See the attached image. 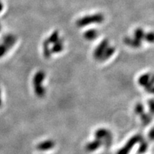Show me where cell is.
<instances>
[{
	"label": "cell",
	"mask_w": 154,
	"mask_h": 154,
	"mask_svg": "<svg viewBox=\"0 0 154 154\" xmlns=\"http://www.w3.org/2000/svg\"><path fill=\"white\" fill-rule=\"evenodd\" d=\"M148 107L149 109V113L152 116H154V99H150L148 101Z\"/></svg>",
	"instance_id": "cell-17"
},
{
	"label": "cell",
	"mask_w": 154,
	"mask_h": 154,
	"mask_svg": "<svg viewBox=\"0 0 154 154\" xmlns=\"http://www.w3.org/2000/svg\"><path fill=\"white\" fill-rule=\"evenodd\" d=\"M143 139V138L142 137L141 135H135V136L131 137L130 139H128V141L126 142V144L121 149L118 150L116 154H129L130 151L132 150V148L135 146V145L141 142Z\"/></svg>",
	"instance_id": "cell-2"
},
{
	"label": "cell",
	"mask_w": 154,
	"mask_h": 154,
	"mask_svg": "<svg viewBox=\"0 0 154 154\" xmlns=\"http://www.w3.org/2000/svg\"><path fill=\"white\" fill-rule=\"evenodd\" d=\"M109 47V43L107 40H104L96 48L95 51L94 53V56L96 59H100V58L101 57L102 54H104V52L105 51L106 49H107Z\"/></svg>",
	"instance_id": "cell-4"
},
{
	"label": "cell",
	"mask_w": 154,
	"mask_h": 154,
	"mask_svg": "<svg viewBox=\"0 0 154 154\" xmlns=\"http://www.w3.org/2000/svg\"><path fill=\"white\" fill-rule=\"evenodd\" d=\"M96 37V33L94 31H89L85 35V37L87 39H91V40L95 38Z\"/></svg>",
	"instance_id": "cell-19"
},
{
	"label": "cell",
	"mask_w": 154,
	"mask_h": 154,
	"mask_svg": "<svg viewBox=\"0 0 154 154\" xmlns=\"http://www.w3.org/2000/svg\"><path fill=\"white\" fill-rule=\"evenodd\" d=\"M54 46L51 49V53H59L64 49V44L61 40H58L56 43H54Z\"/></svg>",
	"instance_id": "cell-12"
},
{
	"label": "cell",
	"mask_w": 154,
	"mask_h": 154,
	"mask_svg": "<svg viewBox=\"0 0 154 154\" xmlns=\"http://www.w3.org/2000/svg\"><path fill=\"white\" fill-rule=\"evenodd\" d=\"M46 77V74L44 71H38L34 75L33 78H32V83L33 86H34L42 85L43 81H44Z\"/></svg>",
	"instance_id": "cell-6"
},
{
	"label": "cell",
	"mask_w": 154,
	"mask_h": 154,
	"mask_svg": "<svg viewBox=\"0 0 154 154\" xmlns=\"http://www.w3.org/2000/svg\"><path fill=\"white\" fill-rule=\"evenodd\" d=\"M15 42H16V38H15L14 36L12 35V34L5 35L2 38V43L8 47L9 49H10L13 47Z\"/></svg>",
	"instance_id": "cell-7"
},
{
	"label": "cell",
	"mask_w": 154,
	"mask_h": 154,
	"mask_svg": "<svg viewBox=\"0 0 154 154\" xmlns=\"http://www.w3.org/2000/svg\"><path fill=\"white\" fill-rule=\"evenodd\" d=\"M1 105H2V100H1V96H0V107H1Z\"/></svg>",
	"instance_id": "cell-23"
},
{
	"label": "cell",
	"mask_w": 154,
	"mask_h": 154,
	"mask_svg": "<svg viewBox=\"0 0 154 154\" xmlns=\"http://www.w3.org/2000/svg\"><path fill=\"white\" fill-rule=\"evenodd\" d=\"M139 143L140 145H139V147H138V151L137 152H138V154H143L146 152L147 150H148V144L144 139H143L141 142H139Z\"/></svg>",
	"instance_id": "cell-13"
},
{
	"label": "cell",
	"mask_w": 154,
	"mask_h": 154,
	"mask_svg": "<svg viewBox=\"0 0 154 154\" xmlns=\"http://www.w3.org/2000/svg\"><path fill=\"white\" fill-rule=\"evenodd\" d=\"M43 49H44V55L45 58H49L51 54V49L49 48V42L46 41L44 43V46H43Z\"/></svg>",
	"instance_id": "cell-15"
},
{
	"label": "cell",
	"mask_w": 154,
	"mask_h": 154,
	"mask_svg": "<svg viewBox=\"0 0 154 154\" xmlns=\"http://www.w3.org/2000/svg\"><path fill=\"white\" fill-rule=\"evenodd\" d=\"M9 50V49H8V47H6L4 44L2 43V44H0V58H1L3 56H4L5 54H6Z\"/></svg>",
	"instance_id": "cell-16"
},
{
	"label": "cell",
	"mask_w": 154,
	"mask_h": 154,
	"mask_svg": "<svg viewBox=\"0 0 154 154\" xmlns=\"http://www.w3.org/2000/svg\"><path fill=\"white\" fill-rule=\"evenodd\" d=\"M134 112L136 115L141 116L142 114L145 112L144 110V107H143V104L141 103H137L134 107Z\"/></svg>",
	"instance_id": "cell-14"
},
{
	"label": "cell",
	"mask_w": 154,
	"mask_h": 154,
	"mask_svg": "<svg viewBox=\"0 0 154 154\" xmlns=\"http://www.w3.org/2000/svg\"><path fill=\"white\" fill-rule=\"evenodd\" d=\"M0 96H1V90H0Z\"/></svg>",
	"instance_id": "cell-24"
},
{
	"label": "cell",
	"mask_w": 154,
	"mask_h": 154,
	"mask_svg": "<svg viewBox=\"0 0 154 154\" xmlns=\"http://www.w3.org/2000/svg\"><path fill=\"white\" fill-rule=\"evenodd\" d=\"M145 40L149 43H154V32H150L145 36Z\"/></svg>",
	"instance_id": "cell-18"
},
{
	"label": "cell",
	"mask_w": 154,
	"mask_h": 154,
	"mask_svg": "<svg viewBox=\"0 0 154 154\" xmlns=\"http://www.w3.org/2000/svg\"><path fill=\"white\" fill-rule=\"evenodd\" d=\"M102 145V141L101 140L95 138L94 141H89L86 143L85 146V149L88 152H94L99 149Z\"/></svg>",
	"instance_id": "cell-5"
},
{
	"label": "cell",
	"mask_w": 154,
	"mask_h": 154,
	"mask_svg": "<svg viewBox=\"0 0 154 154\" xmlns=\"http://www.w3.org/2000/svg\"><path fill=\"white\" fill-rule=\"evenodd\" d=\"M94 136L96 139H99L102 141V144L106 147L111 146L113 141V135L109 130L105 128H99L96 130Z\"/></svg>",
	"instance_id": "cell-1"
},
{
	"label": "cell",
	"mask_w": 154,
	"mask_h": 154,
	"mask_svg": "<svg viewBox=\"0 0 154 154\" xmlns=\"http://www.w3.org/2000/svg\"><path fill=\"white\" fill-rule=\"evenodd\" d=\"M2 9H3V4H2V3L1 2V1H0V12H1V10Z\"/></svg>",
	"instance_id": "cell-22"
},
{
	"label": "cell",
	"mask_w": 154,
	"mask_h": 154,
	"mask_svg": "<svg viewBox=\"0 0 154 154\" xmlns=\"http://www.w3.org/2000/svg\"><path fill=\"white\" fill-rule=\"evenodd\" d=\"M141 118V123L144 126L149 124L152 121V115L150 113H145L144 112L143 114H142L141 116H139Z\"/></svg>",
	"instance_id": "cell-11"
},
{
	"label": "cell",
	"mask_w": 154,
	"mask_h": 154,
	"mask_svg": "<svg viewBox=\"0 0 154 154\" xmlns=\"http://www.w3.org/2000/svg\"><path fill=\"white\" fill-rule=\"evenodd\" d=\"M149 93H150V94H154V86H153V87H152L151 89L150 90Z\"/></svg>",
	"instance_id": "cell-21"
},
{
	"label": "cell",
	"mask_w": 154,
	"mask_h": 154,
	"mask_svg": "<svg viewBox=\"0 0 154 154\" xmlns=\"http://www.w3.org/2000/svg\"><path fill=\"white\" fill-rule=\"evenodd\" d=\"M148 138L150 141H154V127L150 129L149 132L148 133Z\"/></svg>",
	"instance_id": "cell-20"
},
{
	"label": "cell",
	"mask_w": 154,
	"mask_h": 154,
	"mask_svg": "<svg viewBox=\"0 0 154 154\" xmlns=\"http://www.w3.org/2000/svg\"><path fill=\"white\" fill-rule=\"evenodd\" d=\"M115 52V49L114 47H108V48L106 49L105 51L104 52V54H102L101 57L100 58L99 61H104L107 60L109 58H110L111 56L114 54V53Z\"/></svg>",
	"instance_id": "cell-9"
},
{
	"label": "cell",
	"mask_w": 154,
	"mask_h": 154,
	"mask_svg": "<svg viewBox=\"0 0 154 154\" xmlns=\"http://www.w3.org/2000/svg\"><path fill=\"white\" fill-rule=\"evenodd\" d=\"M34 93L39 98H43L46 94V89L42 85L34 86Z\"/></svg>",
	"instance_id": "cell-10"
},
{
	"label": "cell",
	"mask_w": 154,
	"mask_h": 154,
	"mask_svg": "<svg viewBox=\"0 0 154 154\" xmlns=\"http://www.w3.org/2000/svg\"><path fill=\"white\" fill-rule=\"evenodd\" d=\"M0 30H1V25H0Z\"/></svg>",
	"instance_id": "cell-25"
},
{
	"label": "cell",
	"mask_w": 154,
	"mask_h": 154,
	"mask_svg": "<svg viewBox=\"0 0 154 154\" xmlns=\"http://www.w3.org/2000/svg\"><path fill=\"white\" fill-rule=\"evenodd\" d=\"M150 75H151V73H143V74L141 75V76L138 77V84L144 88L147 83H148V81H149Z\"/></svg>",
	"instance_id": "cell-8"
},
{
	"label": "cell",
	"mask_w": 154,
	"mask_h": 154,
	"mask_svg": "<svg viewBox=\"0 0 154 154\" xmlns=\"http://www.w3.org/2000/svg\"><path fill=\"white\" fill-rule=\"evenodd\" d=\"M55 142L53 140H45V141L40 142L37 145V149L39 151H46L52 149L55 146Z\"/></svg>",
	"instance_id": "cell-3"
}]
</instances>
